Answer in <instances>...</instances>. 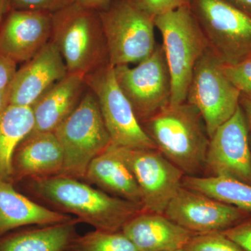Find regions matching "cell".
<instances>
[{"instance_id": "cell-8", "label": "cell", "mask_w": 251, "mask_h": 251, "mask_svg": "<svg viewBox=\"0 0 251 251\" xmlns=\"http://www.w3.org/2000/svg\"><path fill=\"white\" fill-rule=\"evenodd\" d=\"M85 79L87 88L98 100L112 143L125 148L157 150L117 83L113 66L108 63Z\"/></svg>"}, {"instance_id": "cell-31", "label": "cell", "mask_w": 251, "mask_h": 251, "mask_svg": "<svg viewBox=\"0 0 251 251\" xmlns=\"http://www.w3.org/2000/svg\"><path fill=\"white\" fill-rule=\"evenodd\" d=\"M239 105L242 109L245 116L246 121L249 130V139L251 145V97L241 94L239 99Z\"/></svg>"}, {"instance_id": "cell-17", "label": "cell", "mask_w": 251, "mask_h": 251, "mask_svg": "<svg viewBox=\"0 0 251 251\" xmlns=\"http://www.w3.org/2000/svg\"><path fill=\"white\" fill-rule=\"evenodd\" d=\"M138 251L181 250L196 233L181 227L164 214L143 211L122 229Z\"/></svg>"}, {"instance_id": "cell-7", "label": "cell", "mask_w": 251, "mask_h": 251, "mask_svg": "<svg viewBox=\"0 0 251 251\" xmlns=\"http://www.w3.org/2000/svg\"><path fill=\"white\" fill-rule=\"evenodd\" d=\"M209 48L224 64L251 56V16L226 0H193Z\"/></svg>"}, {"instance_id": "cell-24", "label": "cell", "mask_w": 251, "mask_h": 251, "mask_svg": "<svg viewBox=\"0 0 251 251\" xmlns=\"http://www.w3.org/2000/svg\"><path fill=\"white\" fill-rule=\"evenodd\" d=\"M70 251H138L122 231L108 232L95 229L78 235Z\"/></svg>"}, {"instance_id": "cell-22", "label": "cell", "mask_w": 251, "mask_h": 251, "mask_svg": "<svg viewBox=\"0 0 251 251\" xmlns=\"http://www.w3.org/2000/svg\"><path fill=\"white\" fill-rule=\"evenodd\" d=\"M34 126L31 107L10 105L0 115V179L9 181L15 151L30 134Z\"/></svg>"}, {"instance_id": "cell-29", "label": "cell", "mask_w": 251, "mask_h": 251, "mask_svg": "<svg viewBox=\"0 0 251 251\" xmlns=\"http://www.w3.org/2000/svg\"><path fill=\"white\" fill-rule=\"evenodd\" d=\"M223 234L237 244L244 251H251V218L223 231Z\"/></svg>"}, {"instance_id": "cell-16", "label": "cell", "mask_w": 251, "mask_h": 251, "mask_svg": "<svg viewBox=\"0 0 251 251\" xmlns=\"http://www.w3.org/2000/svg\"><path fill=\"white\" fill-rule=\"evenodd\" d=\"M83 180L115 197L142 204L139 186L122 147L110 144L91 162Z\"/></svg>"}, {"instance_id": "cell-10", "label": "cell", "mask_w": 251, "mask_h": 251, "mask_svg": "<svg viewBox=\"0 0 251 251\" xmlns=\"http://www.w3.org/2000/svg\"><path fill=\"white\" fill-rule=\"evenodd\" d=\"M221 61L208 49L198 61L186 101L201 114L210 138L235 113L241 93L224 75Z\"/></svg>"}, {"instance_id": "cell-32", "label": "cell", "mask_w": 251, "mask_h": 251, "mask_svg": "<svg viewBox=\"0 0 251 251\" xmlns=\"http://www.w3.org/2000/svg\"><path fill=\"white\" fill-rule=\"evenodd\" d=\"M114 1L115 0H74L75 2L81 6L98 11L106 7Z\"/></svg>"}, {"instance_id": "cell-33", "label": "cell", "mask_w": 251, "mask_h": 251, "mask_svg": "<svg viewBox=\"0 0 251 251\" xmlns=\"http://www.w3.org/2000/svg\"><path fill=\"white\" fill-rule=\"evenodd\" d=\"M11 105V92L10 85L5 88L0 89V115Z\"/></svg>"}, {"instance_id": "cell-19", "label": "cell", "mask_w": 251, "mask_h": 251, "mask_svg": "<svg viewBox=\"0 0 251 251\" xmlns=\"http://www.w3.org/2000/svg\"><path fill=\"white\" fill-rule=\"evenodd\" d=\"M13 160V175L30 179L62 174L64 152L53 132L29 134Z\"/></svg>"}, {"instance_id": "cell-20", "label": "cell", "mask_w": 251, "mask_h": 251, "mask_svg": "<svg viewBox=\"0 0 251 251\" xmlns=\"http://www.w3.org/2000/svg\"><path fill=\"white\" fill-rule=\"evenodd\" d=\"M73 217L52 210L18 193L11 183L0 179V237L23 226L62 224Z\"/></svg>"}, {"instance_id": "cell-23", "label": "cell", "mask_w": 251, "mask_h": 251, "mask_svg": "<svg viewBox=\"0 0 251 251\" xmlns=\"http://www.w3.org/2000/svg\"><path fill=\"white\" fill-rule=\"evenodd\" d=\"M182 186L242 210L251 211V184L219 176H184Z\"/></svg>"}, {"instance_id": "cell-1", "label": "cell", "mask_w": 251, "mask_h": 251, "mask_svg": "<svg viewBox=\"0 0 251 251\" xmlns=\"http://www.w3.org/2000/svg\"><path fill=\"white\" fill-rule=\"evenodd\" d=\"M29 188L39 200L98 230L121 231L129 220L145 211L140 203L115 197L64 175L30 179Z\"/></svg>"}, {"instance_id": "cell-2", "label": "cell", "mask_w": 251, "mask_h": 251, "mask_svg": "<svg viewBox=\"0 0 251 251\" xmlns=\"http://www.w3.org/2000/svg\"><path fill=\"white\" fill-rule=\"evenodd\" d=\"M143 124L157 150L184 175L196 176L205 168L209 138L193 105H168Z\"/></svg>"}, {"instance_id": "cell-28", "label": "cell", "mask_w": 251, "mask_h": 251, "mask_svg": "<svg viewBox=\"0 0 251 251\" xmlns=\"http://www.w3.org/2000/svg\"><path fill=\"white\" fill-rule=\"evenodd\" d=\"M132 1L154 18L181 6L190 5V0H132Z\"/></svg>"}, {"instance_id": "cell-18", "label": "cell", "mask_w": 251, "mask_h": 251, "mask_svg": "<svg viewBox=\"0 0 251 251\" xmlns=\"http://www.w3.org/2000/svg\"><path fill=\"white\" fill-rule=\"evenodd\" d=\"M85 75L67 74L32 106L34 126L30 134L53 132L78 105L87 89Z\"/></svg>"}, {"instance_id": "cell-3", "label": "cell", "mask_w": 251, "mask_h": 251, "mask_svg": "<svg viewBox=\"0 0 251 251\" xmlns=\"http://www.w3.org/2000/svg\"><path fill=\"white\" fill-rule=\"evenodd\" d=\"M50 41L57 47L68 74L85 75L108 64L106 41L98 10L77 3L52 15Z\"/></svg>"}, {"instance_id": "cell-35", "label": "cell", "mask_w": 251, "mask_h": 251, "mask_svg": "<svg viewBox=\"0 0 251 251\" xmlns=\"http://www.w3.org/2000/svg\"><path fill=\"white\" fill-rule=\"evenodd\" d=\"M11 9V0H0V24Z\"/></svg>"}, {"instance_id": "cell-34", "label": "cell", "mask_w": 251, "mask_h": 251, "mask_svg": "<svg viewBox=\"0 0 251 251\" xmlns=\"http://www.w3.org/2000/svg\"><path fill=\"white\" fill-rule=\"evenodd\" d=\"M226 1L251 16V0H226Z\"/></svg>"}, {"instance_id": "cell-30", "label": "cell", "mask_w": 251, "mask_h": 251, "mask_svg": "<svg viewBox=\"0 0 251 251\" xmlns=\"http://www.w3.org/2000/svg\"><path fill=\"white\" fill-rule=\"evenodd\" d=\"M17 70V63L0 53V89L11 85Z\"/></svg>"}, {"instance_id": "cell-11", "label": "cell", "mask_w": 251, "mask_h": 251, "mask_svg": "<svg viewBox=\"0 0 251 251\" xmlns=\"http://www.w3.org/2000/svg\"><path fill=\"white\" fill-rule=\"evenodd\" d=\"M141 193L144 211L164 214L182 186L184 173L158 150L124 148Z\"/></svg>"}, {"instance_id": "cell-36", "label": "cell", "mask_w": 251, "mask_h": 251, "mask_svg": "<svg viewBox=\"0 0 251 251\" xmlns=\"http://www.w3.org/2000/svg\"><path fill=\"white\" fill-rule=\"evenodd\" d=\"M181 251V250H179V251Z\"/></svg>"}, {"instance_id": "cell-6", "label": "cell", "mask_w": 251, "mask_h": 251, "mask_svg": "<svg viewBox=\"0 0 251 251\" xmlns=\"http://www.w3.org/2000/svg\"><path fill=\"white\" fill-rule=\"evenodd\" d=\"M99 12L113 67L139 64L156 49L154 18L132 0H115Z\"/></svg>"}, {"instance_id": "cell-26", "label": "cell", "mask_w": 251, "mask_h": 251, "mask_svg": "<svg viewBox=\"0 0 251 251\" xmlns=\"http://www.w3.org/2000/svg\"><path fill=\"white\" fill-rule=\"evenodd\" d=\"M224 75L241 94L251 97V56L234 64L221 63Z\"/></svg>"}, {"instance_id": "cell-27", "label": "cell", "mask_w": 251, "mask_h": 251, "mask_svg": "<svg viewBox=\"0 0 251 251\" xmlns=\"http://www.w3.org/2000/svg\"><path fill=\"white\" fill-rule=\"evenodd\" d=\"M73 2L74 0H11V9L44 11L53 14Z\"/></svg>"}, {"instance_id": "cell-21", "label": "cell", "mask_w": 251, "mask_h": 251, "mask_svg": "<svg viewBox=\"0 0 251 251\" xmlns=\"http://www.w3.org/2000/svg\"><path fill=\"white\" fill-rule=\"evenodd\" d=\"M80 220L6 234L0 237V251H70L78 234Z\"/></svg>"}, {"instance_id": "cell-12", "label": "cell", "mask_w": 251, "mask_h": 251, "mask_svg": "<svg viewBox=\"0 0 251 251\" xmlns=\"http://www.w3.org/2000/svg\"><path fill=\"white\" fill-rule=\"evenodd\" d=\"M205 168L211 176L251 184V146L240 105L209 138Z\"/></svg>"}, {"instance_id": "cell-15", "label": "cell", "mask_w": 251, "mask_h": 251, "mask_svg": "<svg viewBox=\"0 0 251 251\" xmlns=\"http://www.w3.org/2000/svg\"><path fill=\"white\" fill-rule=\"evenodd\" d=\"M68 72L62 55L50 42L18 69L10 85L11 105L31 107Z\"/></svg>"}, {"instance_id": "cell-13", "label": "cell", "mask_w": 251, "mask_h": 251, "mask_svg": "<svg viewBox=\"0 0 251 251\" xmlns=\"http://www.w3.org/2000/svg\"><path fill=\"white\" fill-rule=\"evenodd\" d=\"M163 214L196 234L223 232L249 217L248 211L184 186L179 188Z\"/></svg>"}, {"instance_id": "cell-25", "label": "cell", "mask_w": 251, "mask_h": 251, "mask_svg": "<svg viewBox=\"0 0 251 251\" xmlns=\"http://www.w3.org/2000/svg\"><path fill=\"white\" fill-rule=\"evenodd\" d=\"M181 251H244L221 232L196 234Z\"/></svg>"}, {"instance_id": "cell-4", "label": "cell", "mask_w": 251, "mask_h": 251, "mask_svg": "<svg viewBox=\"0 0 251 251\" xmlns=\"http://www.w3.org/2000/svg\"><path fill=\"white\" fill-rule=\"evenodd\" d=\"M163 36V48L171 77V106L186 101L193 71L209 44L191 6H184L154 18Z\"/></svg>"}, {"instance_id": "cell-9", "label": "cell", "mask_w": 251, "mask_h": 251, "mask_svg": "<svg viewBox=\"0 0 251 251\" xmlns=\"http://www.w3.org/2000/svg\"><path fill=\"white\" fill-rule=\"evenodd\" d=\"M114 70L141 125L171 104V77L163 46H156L136 67L117 66Z\"/></svg>"}, {"instance_id": "cell-14", "label": "cell", "mask_w": 251, "mask_h": 251, "mask_svg": "<svg viewBox=\"0 0 251 251\" xmlns=\"http://www.w3.org/2000/svg\"><path fill=\"white\" fill-rule=\"evenodd\" d=\"M52 15L44 11L11 9L0 24V53L26 62L50 41Z\"/></svg>"}, {"instance_id": "cell-5", "label": "cell", "mask_w": 251, "mask_h": 251, "mask_svg": "<svg viewBox=\"0 0 251 251\" xmlns=\"http://www.w3.org/2000/svg\"><path fill=\"white\" fill-rule=\"evenodd\" d=\"M53 133L64 152L61 175L80 180H83L92 160L112 143L98 100L89 89L75 110Z\"/></svg>"}]
</instances>
